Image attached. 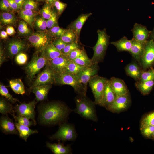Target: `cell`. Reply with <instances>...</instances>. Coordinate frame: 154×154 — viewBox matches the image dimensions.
<instances>
[{
	"label": "cell",
	"instance_id": "obj_46",
	"mask_svg": "<svg viewBox=\"0 0 154 154\" xmlns=\"http://www.w3.org/2000/svg\"><path fill=\"white\" fill-rule=\"evenodd\" d=\"M140 128L142 134L146 137L151 138L154 131V126L148 125Z\"/></svg>",
	"mask_w": 154,
	"mask_h": 154
},
{
	"label": "cell",
	"instance_id": "obj_2",
	"mask_svg": "<svg viewBox=\"0 0 154 154\" xmlns=\"http://www.w3.org/2000/svg\"><path fill=\"white\" fill-rule=\"evenodd\" d=\"M76 104L75 108L73 110L74 112L87 120L94 122L98 121L94 102L88 98L86 96L78 95L75 98Z\"/></svg>",
	"mask_w": 154,
	"mask_h": 154
},
{
	"label": "cell",
	"instance_id": "obj_27",
	"mask_svg": "<svg viewBox=\"0 0 154 154\" xmlns=\"http://www.w3.org/2000/svg\"><path fill=\"white\" fill-rule=\"evenodd\" d=\"M42 52L48 60H51L64 54L61 51L58 49L52 42L48 44Z\"/></svg>",
	"mask_w": 154,
	"mask_h": 154
},
{
	"label": "cell",
	"instance_id": "obj_34",
	"mask_svg": "<svg viewBox=\"0 0 154 154\" xmlns=\"http://www.w3.org/2000/svg\"><path fill=\"white\" fill-rule=\"evenodd\" d=\"M86 68L80 66L70 60L66 68L63 72L76 75Z\"/></svg>",
	"mask_w": 154,
	"mask_h": 154
},
{
	"label": "cell",
	"instance_id": "obj_23",
	"mask_svg": "<svg viewBox=\"0 0 154 154\" xmlns=\"http://www.w3.org/2000/svg\"><path fill=\"white\" fill-rule=\"evenodd\" d=\"M131 40L132 45L129 52L132 56L139 63L140 58L144 51L145 43L137 41L133 38Z\"/></svg>",
	"mask_w": 154,
	"mask_h": 154
},
{
	"label": "cell",
	"instance_id": "obj_6",
	"mask_svg": "<svg viewBox=\"0 0 154 154\" xmlns=\"http://www.w3.org/2000/svg\"><path fill=\"white\" fill-rule=\"evenodd\" d=\"M107 80L97 74L92 77L89 82L94 97L95 104L102 107L104 91Z\"/></svg>",
	"mask_w": 154,
	"mask_h": 154
},
{
	"label": "cell",
	"instance_id": "obj_60",
	"mask_svg": "<svg viewBox=\"0 0 154 154\" xmlns=\"http://www.w3.org/2000/svg\"><path fill=\"white\" fill-rule=\"evenodd\" d=\"M37 1H44L45 0H35Z\"/></svg>",
	"mask_w": 154,
	"mask_h": 154
},
{
	"label": "cell",
	"instance_id": "obj_36",
	"mask_svg": "<svg viewBox=\"0 0 154 154\" xmlns=\"http://www.w3.org/2000/svg\"><path fill=\"white\" fill-rule=\"evenodd\" d=\"M33 28L38 31H47V20L44 18L42 17H36L35 20Z\"/></svg>",
	"mask_w": 154,
	"mask_h": 154
},
{
	"label": "cell",
	"instance_id": "obj_57",
	"mask_svg": "<svg viewBox=\"0 0 154 154\" xmlns=\"http://www.w3.org/2000/svg\"><path fill=\"white\" fill-rule=\"evenodd\" d=\"M15 2L18 5L19 8L21 9L22 6L25 2V0H15Z\"/></svg>",
	"mask_w": 154,
	"mask_h": 154
},
{
	"label": "cell",
	"instance_id": "obj_3",
	"mask_svg": "<svg viewBox=\"0 0 154 154\" xmlns=\"http://www.w3.org/2000/svg\"><path fill=\"white\" fill-rule=\"evenodd\" d=\"M54 83L70 86L78 95L86 96L87 90L80 83L76 75L64 72L54 73Z\"/></svg>",
	"mask_w": 154,
	"mask_h": 154
},
{
	"label": "cell",
	"instance_id": "obj_7",
	"mask_svg": "<svg viewBox=\"0 0 154 154\" xmlns=\"http://www.w3.org/2000/svg\"><path fill=\"white\" fill-rule=\"evenodd\" d=\"M26 39L37 52H41L46 46L52 43V37L49 34L48 30L45 31H37Z\"/></svg>",
	"mask_w": 154,
	"mask_h": 154
},
{
	"label": "cell",
	"instance_id": "obj_53",
	"mask_svg": "<svg viewBox=\"0 0 154 154\" xmlns=\"http://www.w3.org/2000/svg\"><path fill=\"white\" fill-rule=\"evenodd\" d=\"M11 12H18L20 9L15 0H8Z\"/></svg>",
	"mask_w": 154,
	"mask_h": 154
},
{
	"label": "cell",
	"instance_id": "obj_37",
	"mask_svg": "<svg viewBox=\"0 0 154 154\" xmlns=\"http://www.w3.org/2000/svg\"><path fill=\"white\" fill-rule=\"evenodd\" d=\"M72 61L80 66L86 67H91L93 64L91 59L89 58L86 53Z\"/></svg>",
	"mask_w": 154,
	"mask_h": 154
},
{
	"label": "cell",
	"instance_id": "obj_48",
	"mask_svg": "<svg viewBox=\"0 0 154 154\" xmlns=\"http://www.w3.org/2000/svg\"><path fill=\"white\" fill-rule=\"evenodd\" d=\"M28 57L24 52H20L15 56V60L17 64L21 65L25 64L27 62Z\"/></svg>",
	"mask_w": 154,
	"mask_h": 154
},
{
	"label": "cell",
	"instance_id": "obj_21",
	"mask_svg": "<svg viewBox=\"0 0 154 154\" xmlns=\"http://www.w3.org/2000/svg\"><path fill=\"white\" fill-rule=\"evenodd\" d=\"M92 15L91 13L82 14L68 26V29L73 30L79 37L81 29L86 21Z\"/></svg>",
	"mask_w": 154,
	"mask_h": 154
},
{
	"label": "cell",
	"instance_id": "obj_44",
	"mask_svg": "<svg viewBox=\"0 0 154 154\" xmlns=\"http://www.w3.org/2000/svg\"><path fill=\"white\" fill-rule=\"evenodd\" d=\"M151 80H154V74L152 68L146 71L142 70L140 79L141 81H147Z\"/></svg>",
	"mask_w": 154,
	"mask_h": 154
},
{
	"label": "cell",
	"instance_id": "obj_20",
	"mask_svg": "<svg viewBox=\"0 0 154 154\" xmlns=\"http://www.w3.org/2000/svg\"><path fill=\"white\" fill-rule=\"evenodd\" d=\"M116 96L112 86L110 80L108 79L104 93L103 107L106 109L113 102Z\"/></svg>",
	"mask_w": 154,
	"mask_h": 154
},
{
	"label": "cell",
	"instance_id": "obj_8",
	"mask_svg": "<svg viewBox=\"0 0 154 154\" xmlns=\"http://www.w3.org/2000/svg\"><path fill=\"white\" fill-rule=\"evenodd\" d=\"M77 136L74 126L66 122L60 125L58 131L51 136L50 139L59 141H74L77 138Z\"/></svg>",
	"mask_w": 154,
	"mask_h": 154
},
{
	"label": "cell",
	"instance_id": "obj_58",
	"mask_svg": "<svg viewBox=\"0 0 154 154\" xmlns=\"http://www.w3.org/2000/svg\"><path fill=\"white\" fill-rule=\"evenodd\" d=\"M58 0H45V3L53 7V5L54 3Z\"/></svg>",
	"mask_w": 154,
	"mask_h": 154
},
{
	"label": "cell",
	"instance_id": "obj_11",
	"mask_svg": "<svg viewBox=\"0 0 154 154\" xmlns=\"http://www.w3.org/2000/svg\"><path fill=\"white\" fill-rule=\"evenodd\" d=\"M131 103L129 93L117 96L113 102L106 109L113 113H119L127 110Z\"/></svg>",
	"mask_w": 154,
	"mask_h": 154
},
{
	"label": "cell",
	"instance_id": "obj_30",
	"mask_svg": "<svg viewBox=\"0 0 154 154\" xmlns=\"http://www.w3.org/2000/svg\"><path fill=\"white\" fill-rule=\"evenodd\" d=\"M15 123L20 137L25 142H27L28 137L30 135L33 134L38 133L37 130L31 129L29 127L21 125L16 121Z\"/></svg>",
	"mask_w": 154,
	"mask_h": 154
},
{
	"label": "cell",
	"instance_id": "obj_55",
	"mask_svg": "<svg viewBox=\"0 0 154 154\" xmlns=\"http://www.w3.org/2000/svg\"><path fill=\"white\" fill-rule=\"evenodd\" d=\"M6 31L9 36L13 35L16 33L14 27L11 25H8L6 29Z\"/></svg>",
	"mask_w": 154,
	"mask_h": 154
},
{
	"label": "cell",
	"instance_id": "obj_42",
	"mask_svg": "<svg viewBox=\"0 0 154 154\" xmlns=\"http://www.w3.org/2000/svg\"><path fill=\"white\" fill-rule=\"evenodd\" d=\"M53 7L45 3L39 12L42 17L48 20L52 16L53 10L52 9Z\"/></svg>",
	"mask_w": 154,
	"mask_h": 154
},
{
	"label": "cell",
	"instance_id": "obj_35",
	"mask_svg": "<svg viewBox=\"0 0 154 154\" xmlns=\"http://www.w3.org/2000/svg\"><path fill=\"white\" fill-rule=\"evenodd\" d=\"M14 108L11 104L5 99L1 98L0 99V112L4 115H7L8 113L11 114L14 113Z\"/></svg>",
	"mask_w": 154,
	"mask_h": 154
},
{
	"label": "cell",
	"instance_id": "obj_59",
	"mask_svg": "<svg viewBox=\"0 0 154 154\" xmlns=\"http://www.w3.org/2000/svg\"><path fill=\"white\" fill-rule=\"evenodd\" d=\"M150 38L151 39L153 40L154 41V28L153 30L151 31Z\"/></svg>",
	"mask_w": 154,
	"mask_h": 154
},
{
	"label": "cell",
	"instance_id": "obj_52",
	"mask_svg": "<svg viewBox=\"0 0 154 154\" xmlns=\"http://www.w3.org/2000/svg\"><path fill=\"white\" fill-rule=\"evenodd\" d=\"M0 8L1 10L4 12L11 11L8 0H1Z\"/></svg>",
	"mask_w": 154,
	"mask_h": 154
},
{
	"label": "cell",
	"instance_id": "obj_41",
	"mask_svg": "<svg viewBox=\"0 0 154 154\" xmlns=\"http://www.w3.org/2000/svg\"><path fill=\"white\" fill-rule=\"evenodd\" d=\"M148 125L154 126V111L145 115L141 121L140 127Z\"/></svg>",
	"mask_w": 154,
	"mask_h": 154
},
{
	"label": "cell",
	"instance_id": "obj_29",
	"mask_svg": "<svg viewBox=\"0 0 154 154\" xmlns=\"http://www.w3.org/2000/svg\"><path fill=\"white\" fill-rule=\"evenodd\" d=\"M137 88L143 95L149 94L154 86V80L137 81L135 83Z\"/></svg>",
	"mask_w": 154,
	"mask_h": 154
},
{
	"label": "cell",
	"instance_id": "obj_10",
	"mask_svg": "<svg viewBox=\"0 0 154 154\" xmlns=\"http://www.w3.org/2000/svg\"><path fill=\"white\" fill-rule=\"evenodd\" d=\"M139 63L144 70L153 68L154 66V41L153 40H148L145 43Z\"/></svg>",
	"mask_w": 154,
	"mask_h": 154
},
{
	"label": "cell",
	"instance_id": "obj_62",
	"mask_svg": "<svg viewBox=\"0 0 154 154\" xmlns=\"http://www.w3.org/2000/svg\"><path fill=\"white\" fill-rule=\"evenodd\" d=\"M152 70H153V72L154 74V68H152Z\"/></svg>",
	"mask_w": 154,
	"mask_h": 154
},
{
	"label": "cell",
	"instance_id": "obj_1",
	"mask_svg": "<svg viewBox=\"0 0 154 154\" xmlns=\"http://www.w3.org/2000/svg\"><path fill=\"white\" fill-rule=\"evenodd\" d=\"M73 111L65 103L53 101L43 104L39 109V119L40 123L51 125L66 122L70 113Z\"/></svg>",
	"mask_w": 154,
	"mask_h": 154
},
{
	"label": "cell",
	"instance_id": "obj_5",
	"mask_svg": "<svg viewBox=\"0 0 154 154\" xmlns=\"http://www.w3.org/2000/svg\"><path fill=\"white\" fill-rule=\"evenodd\" d=\"M39 52L34 54L30 61L24 67L27 76L30 81L32 80L42 68L47 64L48 59L41 52L40 55Z\"/></svg>",
	"mask_w": 154,
	"mask_h": 154
},
{
	"label": "cell",
	"instance_id": "obj_26",
	"mask_svg": "<svg viewBox=\"0 0 154 154\" xmlns=\"http://www.w3.org/2000/svg\"><path fill=\"white\" fill-rule=\"evenodd\" d=\"M111 44L116 48L118 52L130 51L132 45L131 40H128L125 36L116 41L112 42Z\"/></svg>",
	"mask_w": 154,
	"mask_h": 154
},
{
	"label": "cell",
	"instance_id": "obj_43",
	"mask_svg": "<svg viewBox=\"0 0 154 154\" xmlns=\"http://www.w3.org/2000/svg\"><path fill=\"white\" fill-rule=\"evenodd\" d=\"M39 5V3L35 0H25L21 9L37 11L38 9Z\"/></svg>",
	"mask_w": 154,
	"mask_h": 154
},
{
	"label": "cell",
	"instance_id": "obj_45",
	"mask_svg": "<svg viewBox=\"0 0 154 154\" xmlns=\"http://www.w3.org/2000/svg\"><path fill=\"white\" fill-rule=\"evenodd\" d=\"M85 53L84 48H78L71 52L67 56L70 60H73Z\"/></svg>",
	"mask_w": 154,
	"mask_h": 154
},
{
	"label": "cell",
	"instance_id": "obj_9",
	"mask_svg": "<svg viewBox=\"0 0 154 154\" xmlns=\"http://www.w3.org/2000/svg\"><path fill=\"white\" fill-rule=\"evenodd\" d=\"M29 47V44L25 40L19 38L12 39L7 42L6 45L7 55L12 58L18 54L25 51Z\"/></svg>",
	"mask_w": 154,
	"mask_h": 154
},
{
	"label": "cell",
	"instance_id": "obj_14",
	"mask_svg": "<svg viewBox=\"0 0 154 154\" xmlns=\"http://www.w3.org/2000/svg\"><path fill=\"white\" fill-rule=\"evenodd\" d=\"M99 69L98 64H93L91 67L86 68L76 74L80 82L86 90L90 79L97 74Z\"/></svg>",
	"mask_w": 154,
	"mask_h": 154
},
{
	"label": "cell",
	"instance_id": "obj_56",
	"mask_svg": "<svg viewBox=\"0 0 154 154\" xmlns=\"http://www.w3.org/2000/svg\"><path fill=\"white\" fill-rule=\"evenodd\" d=\"M8 35L6 31L4 30L1 31L0 33V37L1 39H6L8 38Z\"/></svg>",
	"mask_w": 154,
	"mask_h": 154
},
{
	"label": "cell",
	"instance_id": "obj_22",
	"mask_svg": "<svg viewBox=\"0 0 154 154\" xmlns=\"http://www.w3.org/2000/svg\"><path fill=\"white\" fill-rule=\"evenodd\" d=\"M19 17L26 22L32 29L36 17L39 12L29 9H21L18 12Z\"/></svg>",
	"mask_w": 154,
	"mask_h": 154
},
{
	"label": "cell",
	"instance_id": "obj_61",
	"mask_svg": "<svg viewBox=\"0 0 154 154\" xmlns=\"http://www.w3.org/2000/svg\"><path fill=\"white\" fill-rule=\"evenodd\" d=\"M151 138L153 139H154V131L152 135Z\"/></svg>",
	"mask_w": 154,
	"mask_h": 154
},
{
	"label": "cell",
	"instance_id": "obj_40",
	"mask_svg": "<svg viewBox=\"0 0 154 154\" xmlns=\"http://www.w3.org/2000/svg\"><path fill=\"white\" fill-rule=\"evenodd\" d=\"M13 116L15 121L21 125L30 127L33 125H35V123L32 121H31L27 117L21 115L16 116L15 113L11 114Z\"/></svg>",
	"mask_w": 154,
	"mask_h": 154
},
{
	"label": "cell",
	"instance_id": "obj_12",
	"mask_svg": "<svg viewBox=\"0 0 154 154\" xmlns=\"http://www.w3.org/2000/svg\"><path fill=\"white\" fill-rule=\"evenodd\" d=\"M37 102L34 100L29 103L23 102L17 104L13 108L17 116H23L31 119L36 124L35 108Z\"/></svg>",
	"mask_w": 154,
	"mask_h": 154
},
{
	"label": "cell",
	"instance_id": "obj_24",
	"mask_svg": "<svg viewBox=\"0 0 154 154\" xmlns=\"http://www.w3.org/2000/svg\"><path fill=\"white\" fill-rule=\"evenodd\" d=\"M46 146L54 154H70L72 153V149L70 145H64L60 143H46Z\"/></svg>",
	"mask_w": 154,
	"mask_h": 154
},
{
	"label": "cell",
	"instance_id": "obj_38",
	"mask_svg": "<svg viewBox=\"0 0 154 154\" xmlns=\"http://www.w3.org/2000/svg\"><path fill=\"white\" fill-rule=\"evenodd\" d=\"M0 94L12 103H14L17 102H20L19 100L13 97L9 93L8 90L6 87L1 83L0 84Z\"/></svg>",
	"mask_w": 154,
	"mask_h": 154
},
{
	"label": "cell",
	"instance_id": "obj_28",
	"mask_svg": "<svg viewBox=\"0 0 154 154\" xmlns=\"http://www.w3.org/2000/svg\"><path fill=\"white\" fill-rule=\"evenodd\" d=\"M17 21V17L11 11H3L0 14L1 25H14Z\"/></svg>",
	"mask_w": 154,
	"mask_h": 154
},
{
	"label": "cell",
	"instance_id": "obj_49",
	"mask_svg": "<svg viewBox=\"0 0 154 154\" xmlns=\"http://www.w3.org/2000/svg\"><path fill=\"white\" fill-rule=\"evenodd\" d=\"M78 48H80L78 43H72L67 44L61 52L63 54L67 56L71 52Z\"/></svg>",
	"mask_w": 154,
	"mask_h": 154
},
{
	"label": "cell",
	"instance_id": "obj_33",
	"mask_svg": "<svg viewBox=\"0 0 154 154\" xmlns=\"http://www.w3.org/2000/svg\"><path fill=\"white\" fill-rule=\"evenodd\" d=\"M29 25L26 22L22 19L19 21L18 25V31L20 36L27 37L33 33L32 30Z\"/></svg>",
	"mask_w": 154,
	"mask_h": 154
},
{
	"label": "cell",
	"instance_id": "obj_39",
	"mask_svg": "<svg viewBox=\"0 0 154 154\" xmlns=\"http://www.w3.org/2000/svg\"><path fill=\"white\" fill-rule=\"evenodd\" d=\"M66 30V29L62 28L58 25L48 29V31L52 37H54L57 38H60Z\"/></svg>",
	"mask_w": 154,
	"mask_h": 154
},
{
	"label": "cell",
	"instance_id": "obj_32",
	"mask_svg": "<svg viewBox=\"0 0 154 154\" xmlns=\"http://www.w3.org/2000/svg\"><path fill=\"white\" fill-rule=\"evenodd\" d=\"M79 38L73 30L68 29L60 38L64 42L69 44L78 42Z\"/></svg>",
	"mask_w": 154,
	"mask_h": 154
},
{
	"label": "cell",
	"instance_id": "obj_16",
	"mask_svg": "<svg viewBox=\"0 0 154 154\" xmlns=\"http://www.w3.org/2000/svg\"><path fill=\"white\" fill-rule=\"evenodd\" d=\"M70 60L67 55L63 54L51 60H48L47 64L50 66L54 73L63 72Z\"/></svg>",
	"mask_w": 154,
	"mask_h": 154
},
{
	"label": "cell",
	"instance_id": "obj_31",
	"mask_svg": "<svg viewBox=\"0 0 154 154\" xmlns=\"http://www.w3.org/2000/svg\"><path fill=\"white\" fill-rule=\"evenodd\" d=\"M9 84L11 89L16 94L23 95L25 93L24 85L21 79H13L9 81Z\"/></svg>",
	"mask_w": 154,
	"mask_h": 154
},
{
	"label": "cell",
	"instance_id": "obj_25",
	"mask_svg": "<svg viewBox=\"0 0 154 154\" xmlns=\"http://www.w3.org/2000/svg\"><path fill=\"white\" fill-rule=\"evenodd\" d=\"M142 70L138 64L134 62L129 63L125 68L127 75L137 81L140 79Z\"/></svg>",
	"mask_w": 154,
	"mask_h": 154
},
{
	"label": "cell",
	"instance_id": "obj_19",
	"mask_svg": "<svg viewBox=\"0 0 154 154\" xmlns=\"http://www.w3.org/2000/svg\"><path fill=\"white\" fill-rule=\"evenodd\" d=\"M51 87V84H48L35 86L31 89L35 95V99L37 102L47 98L48 92Z\"/></svg>",
	"mask_w": 154,
	"mask_h": 154
},
{
	"label": "cell",
	"instance_id": "obj_15",
	"mask_svg": "<svg viewBox=\"0 0 154 154\" xmlns=\"http://www.w3.org/2000/svg\"><path fill=\"white\" fill-rule=\"evenodd\" d=\"M131 31L133 38L140 42L145 43L150 37L151 31L141 24L135 23Z\"/></svg>",
	"mask_w": 154,
	"mask_h": 154
},
{
	"label": "cell",
	"instance_id": "obj_54",
	"mask_svg": "<svg viewBox=\"0 0 154 154\" xmlns=\"http://www.w3.org/2000/svg\"><path fill=\"white\" fill-rule=\"evenodd\" d=\"M6 54L1 45L0 47V65L1 66L6 60Z\"/></svg>",
	"mask_w": 154,
	"mask_h": 154
},
{
	"label": "cell",
	"instance_id": "obj_17",
	"mask_svg": "<svg viewBox=\"0 0 154 154\" xmlns=\"http://www.w3.org/2000/svg\"><path fill=\"white\" fill-rule=\"evenodd\" d=\"M0 129L6 134L18 135L19 133L14 123L7 115L2 116L0 120Z\"/></svg>",
	"mask_w": 154,
	"mask_h": 154
},
{
	"label": "cell",
	"instance_id": "obj_4",
	"mask_svg": "<svg viewBox=\"0 0 154 154\" xmlns=\"http://www.w3.org/2000/svg\"><path fill=\"white\" fill-rule=\"evenodd\" d=\"M97 33V41L92 48L94 54L91 60L93 64H98L103 60L109 44L110 36L107 34L106 29L102 30L98 29Z\"/></svg>",
	"mask_w": 154,
	"mask_h": 154
},
{
	"label": "cell",
	"instance_id": "obj_18",
	"mask_svg": "<svg viewBox=\"0 0 154 154\" xmlns=\"http://www.w3.org/2000/svg\"><path fill=\"white\" fill-rule=\"evenodd\" d=\"M110 80L112 86L117 96L129 93L127 87L123 80L115 77L111 78Z\"/></svg>",
	"mask_w": 154,
	"mask_h": 154
},
{
	"label": "cell",
	"instance_id": "obj_47",
	"mask_svg": "<svg viewBox=\"0 0 154 154\" xmlns=\"http://www.w3.org/2000/svg\"><path fill=\"white\" fill-rule=\"evenodd\" d=\"M58 16L57 13L53 9L52 16L50 18L47 20V28L48 29L58 25L57 20Z\"/></svg>",
	"mask_w": 154,
	"mask_h": 154
},
{
	"label": "cell",
	"instance_id": "obj_50",
	"mask_svg": "<svg viewBox=\"0 0 154 154\" xmlns=\"http://www.w3.org/2000/svg\"><path fill=\"white\" fill-rule=\"evenodd\" d=\"M67 6L66 4L60 1L59 0L56 1L53 5V7H55L56 9L58 15H60L62 14Z\"/></svg>",
	"mask_w": 154,
	"mask_h": 154
},
{
	"label": "cell",
	"instance_id": "obj_51",
	"mask_svg": "<svg viewBox=\"0 0 154 154\" xmlns=\"http://www.w3.org/2000/svg\"><path fill=\"white\" fill-rule=\"evenodd\" d=\"M52 43L58 50L61 51L67 44L64 42L60 38H56Z\"/></svg>",
	"mask_w": 154,
	"mask_h": 154
},
{
	"label": "cell",
	"instance_id": "obj_13",
	"mask_svg": "<svg viewBox=\"0 0 154 154\" xmlns=\"http://www.w3.org/2000/svg\"><path fill=\"white\" fill-rule=\"evenodd\" d=\"M54 74L53 70L47 64L34 81L30 89L38 86L54 83Z\"/></svg>",
	"mask_w": 154,
	"mask_h": 154
}]
</instances>
